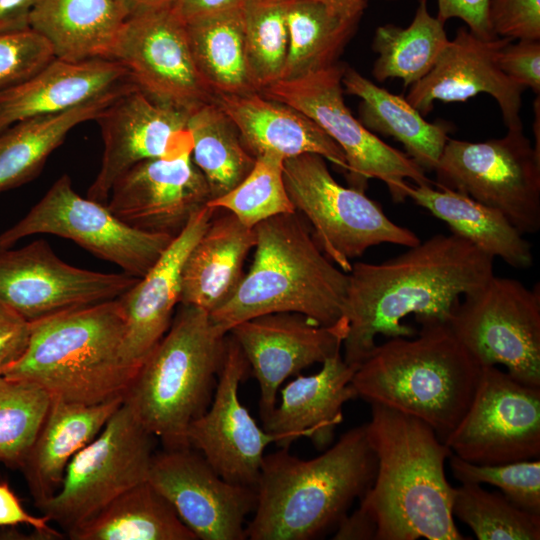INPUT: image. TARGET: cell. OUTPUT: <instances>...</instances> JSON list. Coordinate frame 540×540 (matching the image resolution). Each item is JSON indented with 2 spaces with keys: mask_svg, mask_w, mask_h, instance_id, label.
Segmentation results:
<instances>
[{
  "mask_svg": "<svg viewBox=\"0 0 540 540\" xmlns=\"http://www.w3.org/2000/svg\"><path fill=\"white\" fill-rule=\"evenodd\" d=\"M493 260L450 233L431 236L381 263H352L347 273L344 361L357 369L378 335L413 337L417 331L402 323L408 315L420 325L448 323L461 298L494 275Z\"/></svg>",
  "mask_w": 540,
  "mask_h": 540,
  "instance_id": "1",
  "label": "cell"
},
{
  "mask_svg": "<svg viewBox=\"0 0 540 540\" xmlns=\"http://www.w3.org/2000/svg\"><path fill=\"white\" fill-rule=\"evenodd\" d=\"M365 428L377 470L359 507L375 520L376 540L466 539L454 523L444 469L453 452L434 429L377 403Z\"/></svg>",
  "mask_w": 540,
  "mask_h": 540,
  "instance_id": "2",
  "label": "cell"
},
{
  "mask_svg": "<svg viewBox=\"0 0 540 540\" xmlns=\"http://www.w3.org/2000/svg\"><path fill=\"white\" fill-rule=\"evenodd\" d=\"M377 458L365 424L341 435L323 454L302 460L281 448L264 455L250 540H310L336 527L372 485Z\"/></svg>",
  "mask_w": 540,
  "mask_h": 540,
  "instance_id": "3",
  "label": "cell"
},
{
  "mask_svg": "<svg viewBox=\"0 0 540 540\" xmlns=\"http://www.w3.org/2000/svg\"><path fill=\"white\" fill-rule=\"evenodd\" d=\"M125 334L118 298L52 314L29 322L24 352L0 373L67 402L124 398L138 371L125 359Z\"/></svg>",
  "mask_w": 540,
  "mask_h": 540,
  "instance_id": "4",
  "label": "cell"
},
{
  "mask_svg": "<svg viewBox=\"0 0 540 540\" xmlns=\"http://www.w3.org/2000/svg\"><path fill=\"white\" fill-rule=\"evenodd\" d=\"M253 262L234 296L212 312L229 332L255 316L294 312L332 326L345 317L348 274L320 249L298 212L268 218L254 227Z\"/></svg>",
  "mask_w": 540,
  "mask_h": 540,
  "instance_id": "5",
  "label": "cell"
},
{
  "mask_svg": "<svg viewBox=\"0 0 540 540\" xmlns=\"http://www.w3.org/2000/svg\"><path fill=\"white\" fill-rule=\"evenodd\" d=\"M376 345L357 367V396L416 417L441 441L456 428L474 396L482 367L447 323L422 324L416 337Z\"/></svg>",
  "mask_w": 540,
  "mask_h": 540,
  "instance_id": "6",
  "label": "cell"
},
{
  "mask_svg": "<svg viewBox=\"0 0 540 540\" xmlns=\"http://www.w3.org/2000/svg\"><path fill=\"white\" fill-rule=\"evenodd\" d=\"M227 335L209 313L179 304L170 328L140 365L124 403L164 449L190 447L187 430L211 403Z\"/></svg>",
  "mask_w": 540,
  "mask_h": 540,
  "instance_id": "7",
  "label": "cell"
},
{
  "mask_svg": "<svg viewBox=\"0 0 540 540\" xmlns=\"http://www.w3.org/2000/svg\"><path fill=\"white\" fill-rule=\"evenodd\" d=\"M317 154L286 158L283 178L295 211L310 224L323 253L348 273L351 261L382 243L411 247L421 240L393 222L365 191L339 184Z\"/></svg>",
  "mask_w": 540,
  "mask_h": 540,
  "instance_id": "8",
  "label": "cell"
},
{
  "mask_svg": "<svg viewBox=\"0 0 540 540\" xmlns=\"http://www.w3.org/2000/svg\"><path fill=\"white\" fill-rule=\"evenodd\" d=\"M344 69L336 63L299 78L279 80L259 92L299 110L322 128L345 155L351 187L365 191L367 181L376 178L385 183L394 202H403L407 180L435 186L406 153L386 144L352 115L343 98Z\"/></svg>",
  "mask_w": 540,
  "mask_h": 540,
  "instance_id": "9",
  "label": "cell"
},
{
  "mask_svg": "<svg viewBox=\"0 0 540 540\" xmlns=\"http://www.w3.org/2000/svg\"><path fill=\"white\" fill-rule=\"evenodd\" d=\"M447 325L481 366L503 365L516 381L540 387V287L495 274L465 294Z\"/></svg>",
  "mask_w": 540,
  "mask_h": 540,
  "instance_id": "10",
  "label": "cell"
},
{
  "mask_svg": "<svg viewBox=\"0 0 540 540\" xmlns=\"http://www.w3.org/2000/svg\"><path fill=\"white\" fill-rule=\"evenodd\" d=\"M435 186L500 211L522 234L540 229V154L523 128L482 142L448 139Z\"/></svg>",
  "mask_w": 540,
  "mask_h": 540,
  "instance_id": "11",
  "label": "cell"
},
{
  "mask_svg": "<svg viewBox=\"0 0 540 540\" xmlns=\"http://www.w3.org/2000/svg\"><path fill=\"white\" fill-rule=\"evenodd\" d=\"M154 438L123 402L100 433L73 456L58 491L38 508L67 533L88 521L147 480Z\"/></svg>",
  "mask_w": 540,
  "mask_h": 540,
  "instance_id": "12",
  "label": "cell"
},
{
  "mask_svg": "<svg viewBox=\"0 0 540 540\" xmlns=\"http://www.w3.org/2000/svg\"><path fill=\"white\" fill-rule=\"evenodd\" d=\"M34 234L70 239L136 278L151 269L173 240L131 227L106 204L80 196L67 174L58 178L20 221L0 234V251Z\"/></svg>",
  "mask_w": 540,
  "mask_h": 540,
  "instance_id": "13",
  "label": "cell"
},
{
  "mask_svg": "<svg viewBox=\"0 0 540 540\" xmlns=\"http://www.w3.org/2000/svg\"><path fill=\"white\" fill-rule=\"evenodd\" d=\"M444 443L480 465L540 457V387L522 384L496 366L482 367L472 401Z\"/></svg>",
  "mask_w": 540,
  "mask_h": 540,
  "instance_id": "14",
  "label": "cell"
},
{
  "mask_svg": "<svg viewBox=\"0 0 540 540\" xmlns=\"http://www.w3.org/2000/svg\"><path fill=\"white\" fill-rule=\"evenodd\" d=\"M150 99L191 112L214 100L195 64L186 23L172 10L127 17L108 55Z\"/></svg>",
  "mask_w": 540,
  "mask_h": 540,
  "instance_id": "15",
  "label": "cell"
},
{
  "mask_svg": "<svg viewBox=\"0 0 540 540\" xmlns=\"http://www.w3.org/2000/svg\"><path fill=\"white\" fill-rule=\"evenodd\" d=\"M139 279L72 266L43 239L0 251V303L28 322L117 299Z\"/></svg>",
  "mask_w": 540,
  "mask_h": 540,
  "instance_id": "16",
  "label": "cell"
},
{
  "mask_svg": "<svg viewBox=\"0 0 540 540\" xmlns=\"http://www.w3.org/2000/svg\"><path fill=\"white\" fill-rule=\"evenodd\" d=\"M147 481L201 540H244L256 488L229 482L192 447L154 453Z\"/></svg>",
  "mask_w": 540,
  "mask_h": 540,
  "instance_id": "17",
  "label": "cell"
},
{
  "mask_svg": "<svg viewBox=\"0 0 540 540\" xmlns=\"http://www.w3.org/2000/svg\"><path fill=\"white\" fill-rule=\"evenodd\" d=\"M249 372L239 344L228 332L211 403L190 423L187 440L225 480L255 487L264 450L275 437L258 426L239 399L240 383Z\"/></svg>",
  "mask_w": 540,
  "mask_h": 540,
  "instance_id": "18",
  "label": "cell"
},
{
  "mask_svg": "<svg viewBox=\"0 0 540 540\" xmlns=\"http://www.w3.org/2000/svg\"><path fill=\"white\" fill-rule=\"evenodd\" d=\"M347 332V319L324 326L294 312L255 316L230 329L259 383L262 422L275 408L282 383L341 351Z\"/></svg>",
  "mask_w": 540,
  "mask_h": 540,
  "instance_id": "19",
  "label": "cell"
},
{
  "mask_svg": "<svg viewBox=\"0 0 540 540\" xmlns=\"http://www.w3.org/2000/svg\"><path fill=\"white\" fill-rule=\"evenodd\" d=\"M189 112L133 88L96 117L104 142L100 170L87 197L106 204L114 183L139 162L192 151Z\"/></svg>",
  "mask_w": 540,
  "mask_h": 540,
  "instance_id": "20",
  "label": "cell"
},
{
  "mask_svg": "<svg viewBox=\"0 0 540 540\" xmlns=\"http://www.w3.org/2000/svg\"><path fill=\"white\" fill-rule=\"evenodd\" d=\"M191 152L131 167L112 186L108 209L131 227L176 237L211 199L208 183Z\"/></svg>",
  "mask_w": 540,
  "mask_h": 540,
  "instance_id": "21",
  "label": "cell"
},
{
  "mask_svg": "<svg viewBox=\"0 0 540 540\" xmlns=\"http://www.w3.org/2000/svg\"><path fill=\"white\" fill-rule=\"evenodd\" d=\"M509 38L484 39L460 27L449 40L431 71L410 86L406 100L426 116L435 101L465 102L477 94L491 95L498 103L507 129H521L523 87L500 68L499 53Z\"/></svg>",
  "mask_w": 540,
  "mask_h": 540,
  "instance_id": "22",
  "label": "cell"
},
{
  "mask_svg": "<svg viewBox=\"0 0 540 540\" xmlns=\"http://www.w3.org/2000/svg\"><path fill=\"white\" fill-rule=\"evenodd\" d=\"M217 210L208 204L198 210L151 269L118 298L126 322L124 356L132 367L139 369L170 328L185 260Z\"/></svg>",
  "mask_w": 540,
  "mask_h": 540,
  "instance_id": "23",
  "label": "cell"
},
{
  "mask_svg": "<svg viewBox=\"0 0 540 540\" xmlns=\"http://www.w3.org/2000/svg\"><path fill=\"white\" fill-rule=\"evenodd\" d=\"M355 370L338 351L322 363L319 372L297 375L280 391V403L262 422L263 429L280 448L289 449L302 437L318 449L326 448L343 421L344 404L358 397L352 385Z\"/></svg>",
  "mask_w": 540,
  "mask_h": 540,
  "instance_id": "24",
  "label": "cell"
},
{
  "mask_svg": "<svg viewBox=\"0 0 540 540\" xmlns=\"http://www.w3.org/2000/svg\"><path fill=\"white\" fill-rule=\"evenodd\" d=\"M129 85L135 84L115 60L53 58L29 79L0 94V132L18 121L63 112Z\"/></svg>",
  "mask_w": 540,
  "mask_h": 540,
  "instance_id": "25",
  "label": "cell"
},
{
  "mask_svg": "<svg viewBox=\"0 0 540 540\" xmlns=\"http://www.w3.org/2000/svg\"><path fill=\"white\" fill-rule=\"evenodd\" d=\"M214 101L236 126L253 156L265 151L285 158L317 154L347 172L341 148L312 119L290 105L259 91L216 95Z\"/></svg>",
  "mask_w": 540,
  "mask_h": 540,
  "instance_id": "26",
  "label": "cell"
},
{
  "mask_svg": "<svg viewBox=\"0 0 540 540\" xmlns=\"http://www.w3.org/2000/svg\"><path fill=\"white\" fill-rule=\"evenodd\" d=\"M223 211L212 217L189 252L181 274L179 304L209 314L236 293L245 275V260L256 243L254 228Z\"/></svg>",
  "mask_w": 540,
  "mask_h": 540,
  "instance_id": "27",
  "label": "cell"
},
{
  "mask_svg": "<svg viewBox=\"0 0 540 540\" xmlns=\"http://www.w3.org/2000/svg\"><path fill=\"white\" fill-rule=\"evenodd\" d=\"M124 398L81 404L51 398L43 424L20 467L35 505L60 488L67 465L103 429Z\"/></svg>",
  "mask_w": 540,
  "mask_h": 540,
  "instance_id": "28",
  "label": "cell"
},
{
  "mask_svg": "<svg viewBox=\"0 0 540 540\" xmlns=\"http://www.w3.org/2000/svg\"><path fill=\"white\" fill-rule=\"evenodd\" d=\"M127 17L119 0H38L29 28L46 40L55 58L108 59Z\"/></svg>",
  "mask_w": 540,
  "mask_h": 540,
  "instance_id": "29",
  "label": "cell"
},
{
  "mask_svg": "<svg viewBox=\"0 0 540 540\" xmlns=\"http://www.w3.org/2000/svg\"><path fill=\"white\" fill-rule=\"evenodd\" d=\"M406 195L445 222L451 233L466 239L492 258H501L518 269L532 265L531 243L500 211L463 193L428 184L408 183Z\"/></svg>",
  "mask_w": 540,
  "mask_h": 540,
  "instance_id": "30",
  "label": "cell"
},
{
  "mask_svg": "<svg viewBox=\"0 0 540 540\" xmlns=\"http://www.w3.org/2000/svg\"><path fill=\"white\" fill-rule=\"evenodd\" d=\"M344 91L361 99L359 121L372 133L391 136L424 170H434L449 137L445 123H430L403 97L374 84L351 67L344 69Z\"/></svg>",
  "mask_w": 540,
  "mask_h": 540,
  "instance_id": "31",
  "label": "cell"
},
{
  "mask_svg": "<svg viewBox=\"0 0 540 540\" xmlns=\"http://www.w3.org/2000/svg\"><path fill=\"white\" fill-rule=\"evenodd\" d=\"M133 88L137 87L129 85L63 112L27 118L0 132V192L35 178L74 127L95 120L104 108Z\"/></svg>",
  "mask_w": 540,
  "mask_h": 540,
  "instance_id": "32",
  "label": "cell"
},
{
  "mask_svg": "<svg viewBox=\"0 0 540 540\" xmlns=\"http://www.w3.org/2000/svg\"><path fill=\"white\" fill-rule=\"evenodd\" d=\"M67 536L72 540H197L147 480L118 496Z\"/></svg>",
  "mask_w": 540,
  "mask_h": 540,
  "instance_id": "33",
  "label": "cell"
},
{
  "mask_svg": "<svg viewBox=\"0 0 540 540\" xmlns=\"http://www.w3.org/2000/svg\"><path fill=\"white\" fill-rule=\"evenodd\" d=\"M241 7L186 22L195 64L214 96L258 91L248 67Z\"/></svg>",
  "mask_w": 540,
  "mask_h": 540,
  "instance_id": "34",
  "label": "cell"
},
{
  "mask_svg": "<svg viewBox=\"0 0 540 540\" xmlns=\"http://www.w3.org/2000/svg\"><path fill=\"white\" fill-rule=\"evenodd\" d=\"M448 42L444 23L429 13L427 0H419L410 25L385 24L375 30L372 49L378 57L372 74L379 82L398 78L412 86L431 71Z\"/></svg>",
  "mask_w": 540,
  "mask_h": 540,
  "instance_id": "35",
  "label": "cell"
},
{
  "mask_svg": "<svg viewBox=\"0 0 540 540\" xmlns=\"http://www.w3.org/2000/svg\"><path fill=\"white\" fill-rule=\"evenodd\" d=\"M187 128L192 160L208 183L211 199L231 191L253 168L256 157L214 100L189 113Z\"/></svg>",
  "mask_w": 540,
  "mask_h": 540,
  "instance_id": "36",
  "label": "cell"
},
{
  "mask_svg": "<svg viewBox=\"0 0 540 540\" xmlns=\"http://www.w3.org/2000/svg\"><path fill=\"white\" fill-rule=\"evenodd\" d=\"M288 51L281 80H290L336 64L358 23L333 14L312 0H285Z\"/></svg>",
  "mask_w": 540,
  "mask_h": 540,
  "instance_id": "37",
  "label": "cell"
},
{
  "mask_svg": "<svg viewBox=\"0 0 540 540\" xmlns=\"http://www.w3.org/2000/svg\"><path fill=\"white\" fill-rule=\"evenodd\" d=\"M452 514L479 540L540 539V514L522 510L503 494L489 492L480 484L454 487Z\"/></svg>",
  "mask_w": 540,
  "mask_h": 540,
  "instance_id": "38",
  "label": "cell"
},
{
  "mask_svg": "<svg viewBox=\"0 0 540 540\" xmlns=\"http://www.w3.org/2000/svg\"><path fill=\"white\" fill-rule=\"evenodd\" d=\"M248 67L258 91L282 79L288 51L285 0H245L242 7Z\"/></svg>",
  "mask_w": 540,
  "mask_h": 540,
  "instance_id": "39",
  "label": "cell"
},
{
  "mask_svg": "<svg viewBox=\"0 0 540 540\" xmlns=\"http://www.w3.org/2000/svg\"><path fill=\"white\" fill-rule=\"evenodd\" d=\"M285 159L274 151L259 154L251 171L236 187L207 204L232 213L249 228L276 215L296 212L285 188Z\"/></svg>",
  "mask_w": 540,
  "mask_h": 540,
  "instance_id": "40",
  "label": "cell"
},
{
  "mask_svg": "<svg viewBox=\"0 0 540 540\" xmlns=\"http://www.w3.org/2000/svg\"><path fill=\"white\" fill-rule=\"evenodd\" d=\"M50 395L0 373V462L21 467L46 417Z\"/></svg>",
  "mask_w": 540,
  "mask_h": 540,
  "instance_id": "41",
  "label": "cell"
},
{
  "mask_svg": "<svg viewBox=\"0 0 540 540\" xmlns=\"http://www.w3.org/2000/svg\"><path fill=\"white\" fill-rule=\"evenodd\" d=\"M449 464L461 483L490 484L515 506L540 514V460H522L504 464L480 465L452 453Z\"/></svg>",
  "mask_w": 540,
  "mask_h": 540,
  "instance_id": "42",
  "label": "cell"
},
{
  "mask_svg": "<svg viewBox=\"0 0 540 540\" xmlns=\"http://www.w3.org/2000/svg\"><path fill=\"white\" fill-rule=\"evenodd\" d=\"M54 57L31 28L0 34V94L29 79Z\"/></svg>",
  "mask_w": 540,
  "mask_h": 540,
  "instance_id": "43",
  "label": "cell"
},
{
  "mask_svg": "<svg viewBox=\"0 0 540 540\" xmlns=\"http://www.w3.org/2000/svg\"><path fill=\"white\" fill-rule=\"evenodd\" d=\"M492 33L513 40H540V0H489Z\"/></svg>",
  "mask_w": 540,
  "mask_h": 540,
  "instance_id": "44",
  "label": "cell"
},
{
  "mask_svg": "<svg viewBox=\"0 0 540 540\" xmlns=\"http://www.w3.org/2000/svg\"><path fill=\"white\" fill-rule=\"evenodd\" d=\"M501 70L521 87L540 93V40L508 43L499 53Z\"/></svg>",
  "mask_w": 540,
  "mask_h": 540,
  "instance_id": "45",
  "label": "cell"
},
{
  "mask_svg": "<svg viewBox=\"0 0 540 540\" xmlns=\"http://www.w3.org/2000/svg\"><path fill=\"white\" fill-rule=\"evenodd\" d=\"M49 522L46 515L29 514L9 485L6 482H0V527L24 524L32 527L41 539L62 538V534L53 529Z\"/></svg>",
  "mask_w": 540,
  "mask_h": 540,
  "instance_id": "46",
  "label": "cell"
},
{
  "mask_svg": "<svg viewBox=\"0 0 540 540\" xmlns=\"http://www.w3.org/2000/svg\"><path fill=\"white\" fill-rule=\"evenodd\" d=\"M488 2L489 0H437L436 18L444 24L449 19L459 18L473 34L484 39L495 38L497 36L492 33L487 19Z\"/></svg>",
  "mask_w": 540,
  "mask_h": 540,
  "instance_id": "47",
  "label": "cell"
},
{
  "mask_svg": "<svg viewBox=\"0 0 540 540\" xmlns=\"http://www.w3.org/2000/svg\"><path fill=\"white\" fill-rule=\"evenodd\" d=\"M29 337V322L0 303V370L24 352Z\"/></svg>",
  "mask_w": 540,
  "mask_h": 540,
  "instance_id": "48",
  "label": "cell"
},
{
  "mask_svg": "<svg viewBox=\"0 0 540 540\" xmlns=\"http://www.w3.org/2000/svg\"><path fill=\"white\" fill-rule=\"evenodd\" d=\"M336 527L335 540H376L377 524L361 507L350 515L347 513Z\"/></svg>",
  "mask_w": 540,
  "mask_h": 540,
  "instance_id": "49",
  "label": "cell"
},
{
  "mask_svg": "<svg viewBox=\"0 0 540 540\" xmlns=\"http://www.w3.org/2000/svg\"><path fill=\"white\" fill-rule=\"evenodd\" d=\"M245 0H178L173 11L186 23L199 17L241 7Z\"/></svg>",
  "mask_w": 540,
  "mask_h": 540,
  "instance_id": "50",
  "label": "cell"
},
{
  "mask_svg": "<svg viewBox=\"0 0 540 540\" xmlns=\"http://www.w3.org/2000/svg\"><path fill=\"white\" fill-rule=\"evenodd\" d=\"M38 0H0V34L29 28V17Z\"/></svg>",
  "mask_w": 540,
  "mask_h": 540,
  "instance_id": "51",
  "label": "cell"
},
{
  "mask_svg": "<svg viewBox=\"0 0 540 540\" xmlns=\"http://www.w3.org/2000/svg\"><path fill=\"white\" fill-rule=\"evenodd\" d=\"M325 5L330 12L345 20L359 22L367 0H312Z\"/></svg>",
  "mask_w": 540,
  "mask_h": 540,
  "instance_id": "52",
  "label": "cell"
},
{
  "mask_svg": "<svg viewBox=\"0 0 540 540\" xmlns=\"http://www.w3.org/2000/svg\"><path fill=\"white\" fill-rule=\"evenodd\" d=\"M128 17L151 10L173 9L178 0H119Z\"/></svg>",
  "mask_w": 540,
  "mask_h": 540,
  "instance_id": "53",
  "label": "cell"
},
{
  "mask_svg": "<svg viewBox=\"0 0 540 540\" xmlns=\"http://www.w3.org/2000/svg\"><path fill=\"white\" fill-rule=\"evenodd\" d=\"M534 112H535V121H534V135H535V151L540 154V135H539V119H540V105H539V95L534 101Z\"/></svg>",
  "mask_w": 540,
  "mask_h": 540,
  "instance_id": "54",
  "label": "cell"
}]
</instances>
